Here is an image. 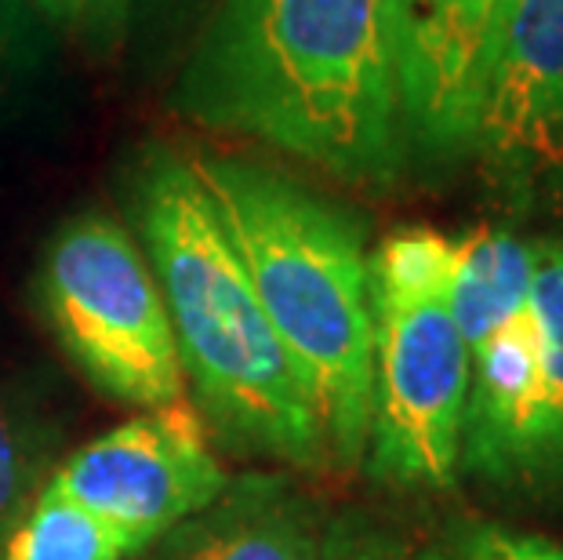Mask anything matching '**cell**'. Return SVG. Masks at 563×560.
Instances as JSON below:
<instances>
[{"label":"cell","instance_id":"cell-1","mask_svg":"<svg viewBox=\"0 0 563 560\" xmlns=\"http://www.w3.org/2000/svg\"><path fill=\"white\" fill-rule=\"evenodd\" d=\"M172 102L345 183L389 186L407 164L386 0H222Z\"/></svg>","mask_w":563,"mask_h":560},{"label":"cell","instance_id":"cell-2","mask_svg":"<svg viewBox=\"0 0 563 560\" xmlns=\"http://www.w3.org/2000/svg\"><path fill=\"white\" fill-rule=\"evenodd\" d=\"M131 211L208 422L251 455L328 470L313 400L189 157L150 150L131 183Z\"/></svg>","mask_w":563,"mask_h":560},{"label":"cell","instance_id":"cell-3","mask_svg":"<svg viewBox=\"0 0 563 560\" xmlns=\"http://www.w3.org/2000/svg\"><path fill=\"white\" fill-rule=\"evenodd\" d=\"M251 288L313 400L328 462L367 455L375 306L364 233L339 205L236 157H189Z\"/></svg>","mask_w":563,"mask_h":560},{"label":"cell","instance_id":"cell-4","mask_svg":"<svg viewBox=\"0 0 563 560\" xmlns=\"http://www.w3.org/2000/svg\"><path fill=\"white\" fill-rule=\"evenodd\" d=\"M454 241L426 226L389 233L371 259L375 375L367 473L397 492H443L462 473L470 350L451 317Z\"/></svg>","mask_w":563,"mask_h":560},{"label":"cell","instance_id":"cell-5","mask_svg":"<svg viewBox=\"0 0 563 560\" xmlns=\"http://www.w3.org/2000/svg\"><path fill=\"white\" fill-rule=\"evenodd\" d=\"M37 303L95 389L164 408L186 397V372L161 284L121 222L99 211L66 219L44 248Z\"/></svg>","mask_w":563,"mask_h":560},{"label":"cell","instance_id":"cell-6","mask_svg":"<svg viewBox=\"0 0 563 560\" xmlns=\"http://www.w3.org/2000/svg\"><path fill=\"white\" fill-rule=\"evenodd\" d=\"M52 484L91 514L153 546L225 492L203 415L186 397L95 437L52 473Z\"/></svg>","mask_w":563,"mask_h":560},{"label":"cell","instance_id":"cell-7","mask_svg":"<svg viewBox=\"0 0 563 560\" xmlns=\"http://www.w3.org/2000/svg\"><path fill=\"white\" fill-rule=\"evenodd\" d=\"M520 0H386L407 153L454 164L473 153L501 37Z\"/></svg>","mask_w":563,"mask_h":560},{"label":"cell","instance_id":"cell-8","mask_svg":"<svg viewBox=\"0 0 563 560\" xmlns=\"http://www.w3.org/2000/svg\"><path fill=\"white\" fill-rule=\"evenodd\" d=\"M473 153L517 189L563 168V0H520L512 11Z\"/></svg>","mask_w":563,"mask_h":560},{"label":"cell","instance_id":"cell-9","mask_svg":"<svg viewBox=\"0 0 563 560\" xmlns=\"http://www.w3.org/2000/svg\"><path fill=\"white\" fill-rule=\"evenodd\" d=\"M470 364L462 473L495 484H523L538 408V336L531 299L481 350L470 353Z\"/></svg>","mask_w":563,"mask_h":560},{"label":"cell","instance_id":"cell-10","mask_svg":"<svg viewBox=\"0 0 563 560\" xmlns=\"http://www.w3.org/2000/svg\"><path fill=\"white\" fill-rule=\"evenodd\" d=\"M161 539L157 560H320L323 528L295 484L251 473Z\"/></svg>","mask_w":563,"mask_h":560},{"label":"cell","instance_id":"cell-11","mask_svg":"<svg viewBox=\"0 0 563 560\" xmlns=\"http://www.w3.org/2000/svg\"><path fill=\"white\" fill-rule=\"evenodd\" d=\"M531 277L534 244L517 233L481 226L454 241L448 303L465 350L476 353L509 317L520 314L531 299Z\"/></svg>","mask_w":563,"mask_h":560},{"label":"cell","instance_id":"cell-12","mask_svg":"<svg viewBox=\"0 0 563 560\" xmlns=\"http://www.w3.org/2000/svg\"><path fill=\"white\" fill-rule=\"evenodd\" d=\"M531 317L538 336V408L523 484H563V237L534 244Z\"/></svg>","mask_w":563,"mask_h":560},{"label":"cell","instance_id":"cell-13","mask_svg":"<svg viewBox=\"0 0 563 560\" xmlns=\"http://www.w3.org/2000/svg\"><path fill=\"white\" fill-rule=\"evenodd\" d=\"M135 535L74 503L47 481L8 535L0 560H128L142 553Z\"/></svg>","mask_w":563,"mask_h":560},{"label":"cell","instance_id":"cell-14","mask_svg":"<svg viewBox=\"0 0 563 560\" xmlns=\"http://www.w3.org/2000/svg\"><path fill=\"white\" fill-rule=\"evenodd\" d=\"M47 444L15 400L0 393V550L41 492Z\"/></svg>","mask_w":563,"mask_h":560},{"label":"cell","instance_id":"cell-15","mask_svg":"<svg viewBox=\"0 0 563 560\" xmlns=\"http://www.w3.org/2000/svg\"><path fill=\"white\" fill-rule=\"evenodd\" d=\"M320 560H454L422 535L367 514H345L323 528Z\"/></svg>","mask_w":563,"mask_h":560},{"label":"cell","instance_id":"cell-16","mask_svg":"<svg viewBox=\"0 0 563 560\" xmlns=\"http://www.w3.org/2000/svg\"><path fill=\"white\" fill-rule=\"evenodd\" d=\"M47 22L30 0H0V95L26 85L47 58Z\"/></svg>","mask_w":563,"mask_h":560},{"label":"cell","instance_id":"cell-17","mask_svg":"<svg viewBox=\"0 0 563 560\" xmlns=\"http://www.w3.org/2000/svg\"><path fill=\"white\" fill-rule=\"evenodd\" d=\"M454 560H563V546L506 524L473 520L454 535Z\"/></svg>","mask_w":563,"mask_h":560},{"label":"cell","instance_id":"cell-18","mask_svg":"<svg viewBox=\"0 0 563 560\" xmlns=\"http://www.w3.org/2000/svg\"><path fill=\"white\" fill-rule=\"evenodd\" d=\"M128 8H131V0H84V26H80V33L95 47L110 52V47H117L124 37Z\"/></svg>","mask_w":563,"mask_h":560},{"label":"cell","instance_id":"cell-19","mask_svg":"<svg viewBox=\"0 0 563 560\" xmlns=\"http://www.w3.org/2000/svg\"><path fill=\"white\" fill-rule=\"evenodd\" d=\"M30 4L41 11L47 26H66L77 33L84 26V0H30Z\"/></svg>","mask_w":563,"mask_h":560}]
</instances>
